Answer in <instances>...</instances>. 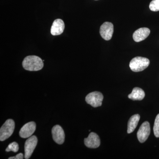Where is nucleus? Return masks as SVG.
I'll list each match as a JSON object with an SVG mask.
<instances>
[{"instance_id": "obj_3", "label": "nucleus", "mask_w": 159, "mask_h": 159, "mask_svg": "<svg viewBox=\"0 0 159 159\" xmlns=\"http://www.w3.org/2000/svg\"><path fill=\"white\" fill-rule=\"evenodd\" d=\"M15 126L14 120L7 119L0 129V141H5L11 136L14 132Z\"/></svg>"}, {"instance_id": "obj_10", "label": "nucleus", "mask_w": 159, "mask_h": 159, "mask_svg": "<svg viewBox=\"0 0 159 159\" xmlns=\"http://www.w3.org/2000/svg\"><path fill=\"white\" fill-rule=\"evenodd\" d=\"M84 143L88 148H97L100 145V140L99 136L97 134L92 132L90 133L87 138L84 139Z\"/></svg>"}, {"instance_id": "obj_16", "label": "nucleus", "mask_w": 159, "mask_h": 159, "mask_svg": "<svg viewBox=\"0 0 159 159\" xmlns=\"http://www.w3.org/2000/svg\"><path fill=\"white\" fill-rule=\"evenodd\" d=\"M153 132L155 136L159 138V114L157 115L153 126Z\"/></svg>"}, {"instance_id": "obj_5", "label": "nucleus", "mask_w": 159, "mask_h": 159, "mask_svg": "<svg viewBox=\"0 0 159 159\" xmlns=\"http://www.w3.org/2000/svg\"><path fill=\"white\" fill-rule=\"evenodd\" d=\"M38 139L35 136L29 137L26 140L25 145V158H30L37 145Z\"/></svg>"}, {"instance_id": "obj_9", "label": "nucleus", "mask_w": 159, "mask_h": 159, "mask_svg": "<svg viewBox=\"0 0 159 159\" xmlns=\"http://www.w3.org/2000/svg\"><path fill=\"white\" fill-rule=\"evenodd\" d=\"M36 124L34 122H30L23 125L19 132V135L23 139L31 137L36 129Z\"/></svg>"}, {"instance_id": "obj_7", "label": "nucleus", "mask_w": 159, "mask_h": 159, "mask_svg": "<svg viewBox=\"0 0 159 159\" xmlns=\"http://www.w3.org/2000/svg\"><path fill=\"white\" fill-rule=\"evenodd\" d=\"M100 35L105 40H110L112 37L114 32V26L111 23L106 22L100 28Z\"/></svg>"}, {"instance_id": "obj_12", "label": "nucleus", "mask_w": 159, "mask_h": 159, "mask_svg": "<svg viewBox=\"0 0 159 159\" xmlns=\"http://www.w3.org/2000/svg\"><path fill=\"white\" fill-rule=\"evenodd\" d=\"M65 29V24L62 20H55L51 26V32L53 35H60L62 34Z\"/></svg>"}, {"instance_id": "obj_17", "label": "nucleus", "mask_w": 159, "mask_h": 159, "mask_svg": "<svg viewBox=\"0 0 159 159\" xmlns=\"http://www.w3.org/2000/svg\"><path fill=\"white\" fill-rule=\"evenodd\" d=\"M149 9L151 11H159V0H152L149 5Z\"/></svg>"}, {"instance_id": "obj_2", "label": "nucleus", "mask_w": 159, "mask_h": 159, "mask_svg": "<svg viewBox=\"0 0 159 159\" xmlns=\"http://www.w3.org/2000/svg\"><path fill=\"white\" fill-rule=\"evenodd\" d=\"M150 64L148 58L142 57H134L129 63V67L134 72H141L147 68Z\"/></svg>"}, {"instance_id": "obj_1", "label": "nucleus", "mask_w": 159, "mask_h": 159, "mask_svg": "<svg viewBox=\"0 0 159 159\" xmlns=\"http://www.w3.org/2000/svg\"><path fill=\"white\" fill-rule=\"evenodd\" d=\"M23 68L27 70L37 71L42 69L44 64L41 58L31 55L25 57L22 62Z\"/></svg>"}, {"instance_id": "obj_18", "label": "nucleus", "mask_w": 159, "mask_h": 159, "mask_svg": "<svg viewBox=\"0 0 159 159\" xmlns=\"http://www.w3.org/2000/svg\"><path fill=\"white\" fill-rule=\"evenodd\" d=\"M23 158H24V155L22 153L18 154L16 156L10 157L9 158V159H23Z\"/></svg>"}, {"instance_id": "obj_13", "label": "nucleus", "mask_w": 159, "mask_h": 159, "mask_svg": "<svg viewBox=\"0 0 159 159\" xmlns=\"http://www.w3.org/2000/svg\"><path fill=\"white\" fill-rule=\"evenodd\" d=\"M145 97V93L142 89L134 88L128 95V98L133 100H142Z\"/></svg>"}, {"instance_id": "obj_6", "label": "nucleus", "mask_w": 159, "mask_h": 159, "mask_svg": "<svg viewBox=\"0 0 159 159\" xmlns=\"http://www.w3.org/2000/svg\"><path fill=\"white\" fill-rule=\"evenodd\" d=\"M150 134V126L149 122H143L137 133V137L139 142L144 143L148 139Z\"/></svg>"}, {"instance_id": "obj_14", "label": "nucleus", "mask_w": 159, "mask_h": 159, "mask_svg": "<svg viewBox=\"0 0 159 159\" xmlns=\"http://www.w3.org/2000/svg\"><path fill=\"white\" fill-rule=\"evenodd\" d=\"M140 119V116L139 114H136L130 117L128 121L127 133H131L135 130L138 125Z\"/></svg>"}, {"instance_id": "obj_11", "label": "nucleus", "mask_w": 159, "mask_h": 159, "mask_svg": "<svg viewBox=\"0 0 159 159\" xmlns=\"http://www.w3.org/2000/svg\"><path fill=\"white\" fill-rule=\"evenodd\" d=\"M150 33V30L148 28H140L134 32L133 38L134 41L139 42L146 39Z\"/></svg>"}, {"instance_id": "obj_15", "label": "nucleus", "mask_w": 159, "mask_h": 159, "mask_svg": "<svg viewBox=\"0 0 159 159\" xmlns=\"http://www.w3.org/2000/svg\"><path fill=\"white\" fill-rule=\"evenodd\" d=\"M19 146L17 142H13L9 144L8 147L6 148V151L7 152L12 151L14 152H16L19 150Z\"/></svg>"}, {"instance_id": "obj_8", "label": "nucleus", "mask_w": 159, "mask_h": 159, "mask_svg": "<svg viewBox=\"0 0 159 159\" xmlns=\"http://www.w3.org/2000/svg\"><path fill=\"white\" fill-rule=\"evenodd\" d=\"M52 138L54 142L59 145L63 144L65 139L64 131L60 125H54L52 129Z\"/></svg>"}, {"instance_id": "obj_4", "label": "nucleus", "mask_w": 159, "mask_h": 159, "mask_svg": "<svg viewBox=\"0 0 159 159\" xmlns=\"http://www.w3.org/2000/svg\"><path fill=\"white\" fill-rule=\"evenodd\" d=\"M103 99V95L101 93L93 92L90 93L86 97L85 101L93 107H97L102 105Z\"/></svg>"}]
</instances>
